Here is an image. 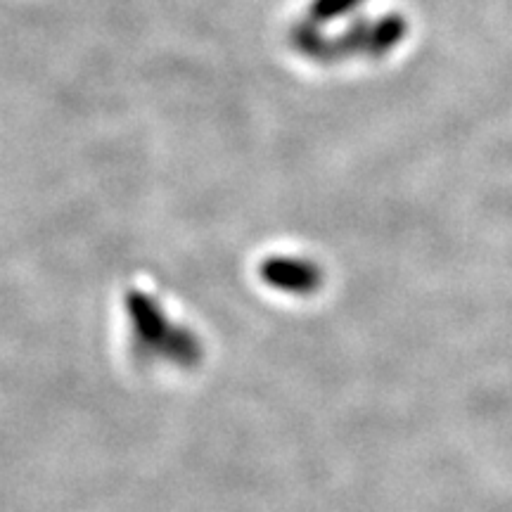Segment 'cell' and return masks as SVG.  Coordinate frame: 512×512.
Returning a JSON list of instances; mask_svg holds the SVG:
<instances>
[]
</instances>
